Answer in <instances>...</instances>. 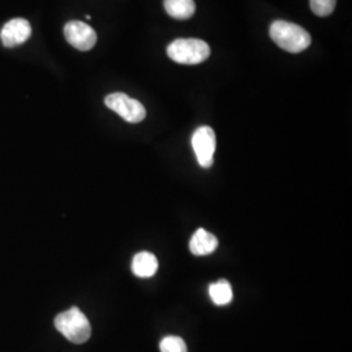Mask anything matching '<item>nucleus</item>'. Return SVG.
<instances>
[{
	"mask_svg": "<svg viewBox=\"0 0 352 352\" xmlns=\"http://www.w3.org/2000/svg\"><path fill=\"white\" fill-rule=\"evenodd\" d=\"M104 104L122 116L128 123L136 124L145 119L146 110L141 102L128 97L124 93H113L104 98Z\"/></svg>",
	"mask_w": 352,
	"mask_h": 352,
	"instance_id": "20e7f679",
	"label": "nucleus"
},
{
	"mask_svg": "<svg viewBox=\"0 0 352 352\" xmlns=\"http://www.w3.org/2000/svg\"><path fill=\"white\" fill-rule=\"evenodd\" d=\"M336 4L337 0H311V10L317 16L325 17L333 13Z\"/></svg>",
	"mask_w": 352,
	"mask_h": 352,
	"instance_id": "ddd939ff",
	"label": "nucleus"
},
{
	"mask_svg": "<svg viewBox=\"0 0 352 352\" xmlns=\"http://www.w3.org/2000/svg\"><path fill=\"white\" fill-rule=\"evenodd\" d=\"M161 352H188L184 340L176 336H167L160 343Z\"/></svg>",
	"mask_w": 352,
	"mask_h": 352,
	"instance_id": "f8f14e48",
	"label": "nucleus"
},
{
	"mask_svg": "<svg viewBox=\"0 0 352 352\" xmlns=\"http://www.w3.org/2000/svg\"><path fill=\"white\" fill-rule=\"evenodd\" d=\"M158 270V260L151 252H140L132 260V272L136 277H153Z\"/></svg>",
	"mask_w": 352,
	"mask_h": 352,
	"instance_id": "1a4fd4ad",
	"label": "nucleus"
},
{
	"mask_svg": "<svg viewBox=\"0 0 352 352\" xmlns=\"http://www.w3.org/2000/svg\"><path fill=\"white\" fill-rule=\"evenodd\" d=\"M167 55L175 63L195 65L205 62L210 56V47L202 39L179 38L170 43Z\"/></svg>",
	"mask_w": 352,
	"mask_h": 352,
	"instance_id": "7ed1b4c3",
	"label": "nucleus"
},
{
	"mask_svg": "<svg viewBox=\"0 0 352 352\" xmlns=\"http://www.w3.org/2000/svg\"><path fill=\"white\" fill-rule=\"evenodd\" d=\"M164 10L176 20H187L196 11L193 0H164Z\"/></svg>",
	"mask_w": 352,
	"mask_h": 352,
	"instance_id": "9d476101",
	"label": "nucleus"
},
{
	"mask_svg": "<svg viewBox=\"0 0 352 352\" xmlns=\"http://www.w3.org/2000/svg\"><path fill=\"white\" fill-rule=\"evenodd\" d=\"M32 36V26L25 19H13L3 26L0 39L6 47H14L26 42Z\"/></svg>",
	"mask_w": 352,
	"mask_h": 352,
	"instance_id": "0eeeda50",
	"label": "nucleus"
},
{
	"mask_svg": "<svg viewBox=\"0 0 352 352\" xmlns=\"http://www.w3.org/2000/svg\"><path fill=\"white\" fill-rule=\"evenodd\" d=\"M209 295L215 305H227L232 302L234 295L231 285L226 279H219L209 286Z\"/></svg>",
	"mask_w": 352,
	"mask_h": 352,
	"instance_id": "9b49d317",
	"label": "nucleus"
},
{
	"mask_svg": "<svg viewBox=\"0 0 352 352\" xmlns=\"http://www.w3.org/2000/svg\"><path fill=\"white\" fill-rule=\"evenodd\" d=\"M218 247V239L204 228H199L189 240V250L195 256H206Z\"/></svg>",
	"mask_w": 352,
	"mask_h": 352,
	"instance_id": "6e6552de",
	"label": "nucleus"
},
{
	"mask_svg": "<svg viewBox=\"0 0 352 352\" xmlns=\"http://www.w3.org/2000/svg\"><path fill=\"white\" fill-rule=\"evenodd\" d=\"M64 36L69 45L80 51L91 50L97 43V33L93 28L77 20L67 23L64 26Z\"/></svg>",
	"mask_w": 352,
	"mask_h": 352,
	"instance_id": "423d86ee",
	"label": "nucleus"
},
{
	"mask_svg": "<svg viewBox=\"0 0 352 352\" xmlns=\"http://www.w3.org/2000/svg\"><path fill=\"white\" fill-rule=\"evenodd\" d=\"M55 327L64 337L75 344H82L88 342L91 336V327L88 317L77 307L62 312L55 317Z\"/></svg>",
	"mask_w": 352,
	"mask_h": 352,
	"instance_id": "f03ea898",
	"label": "nucleus"
},
{
	"mask_svg": "<svg viewBox=\"0 0 352 352\" xmlns=\"http://www.w3.org/2000/svg\"><path fill=\"white\" fill-rule=\"evenodd\" d=\"M215 144V133L210 126H200L195 131L192 136V148L196 154L197 162L204 168L213 166Z\"/></svg>",
	"mask_w": 352,
	"mask_h": 352,
	"instance_id": "39448f33",
	"label": "nucleus"
},
{
	"mask_svg": "<svg viewBox=\"0 0 352 352\" xmlns=\"http://www.w3.org/2000/svg\"><path fill=\"white\" fill-rule=\"evenodd\" d=\"M270 38L280 49L291 54H299L309 47L312 38L302 26L277 20L270 25Z\"/></svg>",
	"mask_w": 352,
	"mask_h": 352,
	"instance_id": "f257e3e1",
	"label": "nucleus"
}]
</instances>
